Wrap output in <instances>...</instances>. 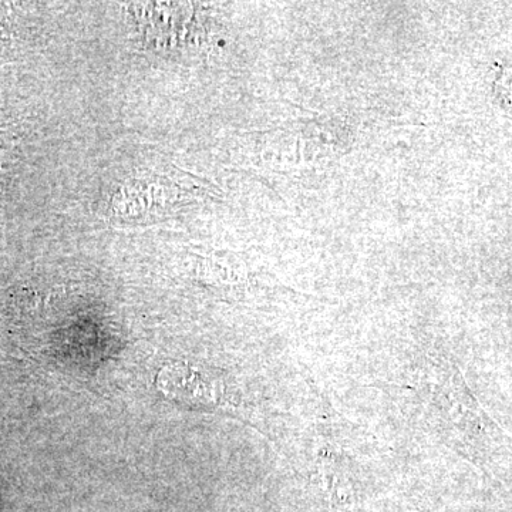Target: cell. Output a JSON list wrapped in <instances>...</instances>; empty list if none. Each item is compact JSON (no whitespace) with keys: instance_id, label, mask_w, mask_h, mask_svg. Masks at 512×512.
Listing matches in <instances>:
<instances>
[{"instance_id":"6da1fadb","label":"cell","mask_w":512,"mask_h":512,"mask_svg":"<svg viewBox=\"0 0 512 512\" xmlns=\"http://www.w3.org/2000/svg\"><path fill=\"white\" fill-rule=\"evenodd\" d=\"M156 386L165 399L192 409L218 402L214 380L191 362H171L161 367Z\"/></svg>"}]
</instances>
